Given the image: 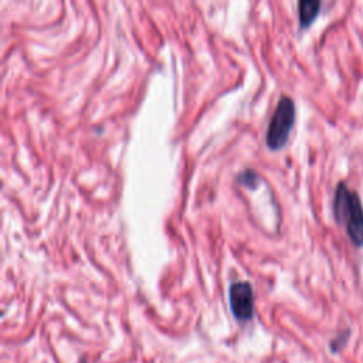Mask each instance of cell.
<instances>
[{
  "instance_id": "1",
  "label": "cell",
  "mask_w": 363,
  "mask_h": 363,
  "mask_svg": "<svg viewBox=\"0 0 363 363\" xmlns=\"http://www.w3.org/2000/svg\"><path fill=\"white\" fill-rule=\"evenodd\" d=\"M335 217L339 223L346 224L347 234L353 244L363 245V206L354 191L340 183L335 196Z\"/></svg>"
},
{
  "instance_id": "2",
  "label": "cell",
  "mask_w": 363,
  "mask_h": 363,
  "mask_svg": "<svg viewBox=\"0 0 363 363\" xmlns=\"http://www.w3.org/2000/svg\"><path fill=\"white\" fill-rule=\"evenodd\" d=\"M294 122H295V104L292 98L284 95L279 98L277 108L271 116L267 135H265L267 146L272 150H278L284 147L292 130Z\"/></svg>"
},
{
  "instance_id": "3",
  "label": "cell",
  "mask_w": 363,
  "mask_h": 363,
  "mask_svg": "<svg viewBox=\"0 0 363 363\" xmlns=\"http://www.w3.org/2000/svg\"><path fill=\"white\" fill-rule=\"evenodd\" d=\"M228 302L234 318L248 322L254 316V291L248 281L233 282L228 288Z\"/></svg>"
},
{
  "instance_id": "4",
  "label": "cell",
  "mask_w": 363,
  "mask_h": 363,
  "mask_svg": "<svg viewBox=\"0 0 363 363\" xmlns=\"http://www.w3.org/2000/svg\"><path fill=\"white\" fill-rule=\"evenodd\" d=\"M320 3L315 0L299 1V23L302 27H308L319 13Z\"/></svg>"
},
{
  "instance_id": "5",
  "label": "cell",
  "mask_w": 363,
  "mask_h": 363,
  "mask_svg": "<svg viewBox=\"0 0 363 363\" xmlns=\"http://www.w3.org/2000/svg\"><path fill=\"white\" fill-rule=\"evenodd\" d=\"M237 182L240 184H244L247 187L254 189L258 184V174L254 170H251V169H245L242 173H240L237 176Z\"/></svg>"
},
{
  "instance_id": "6",
  "label": "cell",
  "mask_w": 363,
  "mask_h": 363,
  "mask_svg": "<svg viewBox=\"0 0 363 363\" xmlns=\"http://www.w3.org/2000/svg\"><path fill=\"white\" fill-rule=\"evenodd\" d=\"M78 363H86V359H85V357H82V359H81Z\"/></svg>"
}]
</instances>
